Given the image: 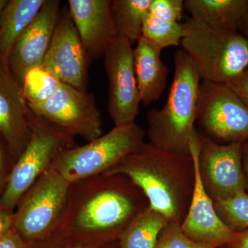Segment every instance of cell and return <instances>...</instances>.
<instances>
[{
    "label": "cell",
    "instance_id": "1",
    "mask_svg": "<svg viewBox=\"0 0 248 248\" xmlns=\"http://www.w3.org/2000/svg\"><path fill=\"white\" fill-rule=\"evenodd\" d=\"M134 212L130 197L107 186L99 174L71 184L66 210L50 237L97 239L126 226Z\"/></svg>",
    "mask_w": 248,
    "mask_h": 248
},
{
    "label": "cell",
    "instance_id": "2",
    "mask_svg": "<svg viewBox=\"0 0 248 248\" xmlns=\"http://www.w3.org/2000/svg\"><path fill=\"white\" fill-rule=\"evenodd\" d=\"M174 74L167 102L161 109L147 114L152 146L170 154L190 155V145L197 133L199 93L202 78L183 49L174 55Z\"/></svg>",
    "mask_w": 248,
    "mask_h": 248
},
{
    "label": "cell",
    "instance_id": "3",
    "mask_svg": "<svg viewBox=\"0 0 248 248\" xmlns=\"http://www.w3.org/2000/svg\"><path fill=\"white\" fill-rule=\"evenodd\" d=\"M181 46L203 81L226 84L248 69V40L238 31L210 27L188 17Z\"/></svg>",
    "mask_w": 248,
    "mask_h": 248
},
{
    "label": "cell",
    "instance_id": "4",
    "mask_svg": "<svg viewBox=\"0 0 248 248\" xmlns=\"http://www.w3.org/2000/svg\"><path fill=\"white\" fill-rule=\"evenodd\" d=\"M145 132L135 123L115 126L81 146L63 150L51 167L71 184L104 174L128 155L141 151Z\"/></svg>",
    "mask_w": 248,
    "mask_h": 248
},
{
    "label": "cell",
    "instance_id": "5",
    "mask_svg": "<svg viewBox=\"0 0 248 248\" xmlns=\"http://www.w3.org/2000/svg\"><path fill=\"white\" fill-rule=\"evenodd\" d=\"M31 128L29 143L6 178L0 197V210L12 213L27 191L51 168L58 155L63 150L75 147L73 138L33 114Z\"/></svg>",
    "mask_w": 248,
    "mask_h": 248
},
{
    "label": "cell",
    "instance_id": "6",
    "mask_svg": "<svg viewBox=\"0 0 248 248\" xmlns=\"http://www.w3.org/2000/svg\"><path fill=\"white\" fill-rule=\"evenodd\" d=\"M71 184L53 168L27 191L14 213V228L29 244L48 239L66 210Z\"/></svg>",
    "mask_w": 248,
    "mask_h": 248
},
{
    "label": "cell",
    "instance_id": "7",
    "mask_svg": "<svg viewBox=\"0 0 248 248\" xmlns=\"http://www.w3.org/2000/svg\"><path fill=\"white\" fill-rule=\"evenodd\" d=\"M174 155L159 151L152 145L146 146L104 174L128 177L148 197L149 208L170 220L178 213L177 189L172 178L163 169Z\"/></svg>",
    "mask_w": 248,
    "mask_h": 248
},
{
    "label": "cell",
    "instance_id": "8",
    "mask_svg": "<svg viewBox=\"0 0 248 248\" xmlns=\"http://www.w3.org/2000/svg\"><path fill=\"white\" fill-rule=\"evenodd\" d=\"M29 107L36 117L71 138L90 142L104 135L100 111L94 95L87 91L62 83L48 100Z\"/></svg>",
    "mask_w": 248,
    "mask_h": 248
},
{
    "label": "cell",
    "instance_id": "9",
    "mask_svg": "<svg viewBox=\"0 0 248 248\" xmlns=\"http://www.w3.org/2000/svg\"><path fill=\"white\" fill-rule=\"evenodd\" d=\"M197 121L210 136L228 143L248 140V108L228 86L203 81Z\"/></svg>",
    "mask_w": 248,
    "mask_h": 248
},
{
    "label": "cell",
    "instance_id": "10",
    "mask_svg": "<svg viewBox=\"0 0 248 248\" xmlns=\"http://www.w3.org/2000/svg\"><path fill=\"white\" fill-rule=\"evenodd\" d=\"M108 81V112L115 126L135 123L141 103L134 66V48L117 36L104 55Z\"/></svg>",
    "mask_w": 248,
    "mask_h": 248
},
{
    "label": "cell",
    "instance_id": "11",
    "mask_svg": "<svg viewBox=\"0 0 248 248\" xmlns=\"http://www.w3.org/2000/svg\"><path fill=\"white\" fill-rule=\"evenodd\" d=\"M90 60L68 11L60 16L42 66L62 83L86 91Z\"/></svg>",
    "mask_w": 248,
    "mask_h": 248
},
{
    "label": "cell",
    "instance_id": "12",
    "mask_svg": "<svg viewBox=\"0 0 248 248\" xmlns=\"http://www.w3.org/2000/svg\"><path fill=\"white\" fill-rule=\"evenodd\" d=\"M202 144V141L197 134L190 145V156L195 174L193 195L188 214L180 228L189 239L218 246L232 242L236 232L218 216L205 190L200 164Z\"/></svg>",
    "mask_w": 248,
    "mask_h": 248
},
{
    "label": "cell",
    "instance_id": "13",
    "mask_svg": "<svg viewBox=\"0 0 248 248\" xmlns=\"http://www.w3.org/2000/svg\"><path fill=\"white\" fill-rule=\"evenodd\" d=\"M60 4L59 0H46L10 53L8 66L21 86L28 72L42 66L60 16Z\"/></svg>",
    "mask_w": 248,
    "mask_h": 248
},
{
    "label": "cell",
    "instance_id": "14",
    "mask_svg": "<svg viewBox=\"0 0 248 248\" xmlns=\"http://www.w3.org/2000/svg\"><path fill=\"white\" fill-rule=\"evenodd\" d=\"M32 117L22 86L0 56V135L16 160L30 140Z\"/></svg>",
    "mask_w": 248,
    "mask_h": 248
},
{
    "label": "cell",
    "instance_id": "15",
    "mask_svg": "<svg viewBox=\"0 0 248 248\" xmlns=\"http://www.w3.org/2000/svg\"><path fill=\"white\" fill-rule=\"evenodd\" d=\"M241 143L219 144L207 140L202 141L201 170L216 200H225L246 192L247 181L242 166Z\"/></svg>",
    "mask_w": 248,
    "mask_h": 248
},
{
    "label": "cell",
    "instance_id": "16",
    "mask_svg": "<svg viewBox=\"0 0 248 248\" xmlns=\"http://www.w3.org/2000/svg\"><path fill=\"white\" fill-rule=\"evenodd\" d=\"M68 14L90 62L104 57L117 37L110 0H69Z\"/></svg>",
    "mask_w": 248,
    "mask_h": 248
},
{
    "label": "cell",
    "instance_id": "17",
    "mask_svg": "<svg viewBox=\"0 0 248 248\" xmlns=\"http://www.w3.org/2000/svg\"><path fill=\"white\" fill-rule=\"evenodd\" d=\"M161 49L142 36L134 48V66L141 103L156 102L167 86L169 68L161 60Z\"/></svg>",
    "mask_w": 248,
    "mask_h": 248
},
{
    "label": "cell",
    "instance_id": "18",
    "mask_svg": "<svg viewBox=\"0 0 248 248\" xmlns=\"http://www.w3.org/2000/svg\"><path fill=\"white\" fill-rule=\"evenodd\" d=\"M183 0H152L143 21L142 35L161 50L179 46L182 42Z\"/></svg>",
    "mask_w": 248,
    "mask_h": 248
},
{
    "label": "cell",
    "instance_id": "19",
    "mask_svg": "<svg viewBox=\"0 0 248 248\" xmlns=\"http://www.w3.org/2000/svg\"><path fill=\"white\" fill-rule=\"evenodd\" d=\"M248 0H186L184 9L190 17L210 27L238 31Z\"/></svg>",
    "mask_w": 248,
    "mask_h": 248
},
{
    "label": "cell",
    "instance_id": "20",
    "mask_svg": "<svg viewBox=\"0 0 248 248\" xmlns=\"http://www.w3.org/2000/svg\"><path fill=\"white\" fill-rule=\"evenodd\" d=\"M46 0H9L0 17V56L7 61L18 38L35 19Z\"/></svg>",
    "mask_w": 248,
    "mask_h": 248
},
{
    "label": "cell",
    "instance_id": "21",
    "mask_svg": "<svg viewBox=\"0 0 248 248\" xmlns=\"http://www.w3.org/2000/svg\"><path fill=\"white\" fill-rule=\"evenodd\" d=\"M168 220L148 208L134 217L120 236L121 248H155Z\"/></svg>",
    "mask_w": 248,
    "mask_h": 248
},
{
    "label": "cell",
    "instance_id": "22",
    "mask_svg": "<svg viewBox=\"0 0 248 248\" xmlns=\"http://www.w3.org/2000/svg\"><path fill=\"white\" fill-rule=\"evenodd\" d=\"M152 0H113L112 15L117 36L132 45L143 36V21L149 11Z\"/></svg>",
    "mask_w": 248,
    "mask_h": 248
},
{
    "label": "cell",
    "instance_id": "23",
    "mask_svg": "<svg viewBox=\"0 0 248 248\" xmlns=\"http://www.w3.org/2000/svg\"><path fill=\"white\" fill-rule=\"evenodd\" d=\"M62 83L43 66L30 70L23 81L22 87L29 105H37L50 99Z\"/></svg>",
    "mask_w": 248,
    "mask_h": 248
},
{
    "label": "cell",
    "instance_id": "24",
    "mask_svg": "<svg viewBox=\"0 0 248 248\" xmlns=\"http://www.w3.org/2000/svg\"><path fill=\"white\" fill-rule=\"evenodd\" d=\"M217 205L232 230H248V195L246 192L225 200H217Z\"/></svg>",
    "mask_w": 248,
    "mask_h": 248
},
{
    "label": "cell",
    "instance_id": "25",
    "mask_svg": "<svg viewBox=\"0 0 248 248\" xmlns=\"http://www.w3.org/2000/svg\"><path fill=\"white\" fill-rule=\"evenodd\" d=\"M215 245L198 242L189 239L183 233L180 227L170 228L158 241L155 248H215Z\"/></svg>",
    "mask_w": 248,
    "mask_h": 248
},
{
    "label": "cell",
    "instance_id": "26",
    "mask_svg": "<svg viewBox=\"0 0 248 248\" xmlns=\"http://www.w3.org/2000/svg\"><path fill=\"white\" fill-rule=\"evenodd\" d=\"M248 108V69L243 74L226 84Z\"/></svg>",
    "mask_w": 248,
    "mask_h": 248
},
{
    "label": "cell",
    "instance_id": "27",
    "mask_svg": "<svg viewBox=\"0 0 248 248\" xmlns=\"http://www.w3.org/2000/svg\"><path fill=\"white\" fill-rule=\"evenodd\" d=\"M0 248H30V244L13 228L0 237Z\"/></svg>",
    "mask_w": 248,
    "mask_h": 248
},
{
    "label": "cell",
    "instance_id": "28",
    "mask_svg": "<svg viewBox=\"0 0 248 248\" xmlns=\"http://www.w3.org/2000/svg\"><path fill=\"white\" fill-rule=\"evenodd\" d=\"M14 228V213L0 210V237Z\"/></svg>",
    "mask_w": 248,
    "mask_h": 248
},
{
    "label": "cell",
    "instance_id": "29",
    "mask_svg": "<svg viewBox=\"0 0 248 248\" xmlns=\"http://www.w3.org/2000/svg\"><path fill=\"white\" fill-rule=\"evenodd\" d=\"M74 240L70 244H65L55 248H96L94 244L95 239H80L73 237Z\"/></svg>",
    "mask_w": 248,
    "mask_h": 248
},
{
    "label": "cell",
    "instance_id": "30",
    "mask_svg": "<svg viewBox=\"0 0 248 248\" xmlns=\"http://www.w3.org/2000/svg\"><path fill=\"white\" fill-rule=\"evenodd\" d=\"M232 242L234 243L235 248H248V230L236 233Z\"/></svg>",
    "mask_w": 248,
    "mask_h": 248
},
{
    "label": "cell",
    "instance_id": "31",
    "mask_svg": "<svg viewBox=\"0 0 248 248\" xmlns=\"http://www.w3.org/2000/svg\"><path fill=\"white\" fill-rule=\"evenodd\" d=\"M238 31L248 40V6L246 12L240 21Z\"/></svg>",
    "mask_w": 248,
    "mask_h": 248
},
{
    "label": "cell",
    "instance_id": "32",
    "mask_svg": "<svg viewBox=\"0 0 248 248\" xmlns=\"http://www.w3.org/2000/svg\"><path fill=\"white\" fill-rule=\"evenodd\" d=\"M4 169V156H3L2 151H1V147H0V184H1V179H2Z\"/></svg>",
    "mask_w": 248,
    "mask_h": 248
},
{
    "label": "cell",
    "instance_id": "33",
    "mask_svg": "<svg viewBox=\"0 0 248 248\" xmlns=\"http://www.w3.org/2000/svg\"><path fill=\"white\" fill-rule=\"evenodd\" d=\"M244 167L245 169H246V172H247L248 176V146L247 147V148H246V151H245Z\"/></svg>",
    "mask_w": 248,
    "mask_h": 248
},
{
    "label": "cell",
    "instance_id": "34",
    "mask_svg": "<svg viewBox=\"0 0 248 248\" xmlns=\"http://www.w3.org/2000/svg\"><path fill=\"white\" fill-rule=\"evenodd\" d=\"M7 2L8 0H0V17H1V13H2L3 10H4Z\"/></svg>",
    "mask_w": 248,
    "mask_h": 248
}]
</instances>
